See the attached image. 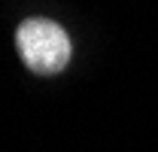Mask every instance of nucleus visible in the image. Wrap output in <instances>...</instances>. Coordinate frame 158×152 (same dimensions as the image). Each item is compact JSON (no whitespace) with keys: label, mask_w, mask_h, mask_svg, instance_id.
Wrapping results in <instances>:
<instances>
[{"label":"nucleus","mask_w":158,"mask_h":152,"mask_svg":"<svg viewBox=\"0 0 158 152\" xmlns=\"http://www.w3.org/2000/svg\"><path fill=\"white\" fill-rule=\"evenodd\" d=\"M15 43H19L21 61L34 73H58L70 61V37L58 21L24 19L19 24Z\"/></svg>","instance_id":"obj_1"}]
</instances>
